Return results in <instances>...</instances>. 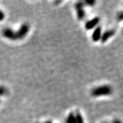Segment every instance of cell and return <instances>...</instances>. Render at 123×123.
I'll return each instance as SVG.
<instances>
[{"instance_id": "6da1fadb", "label": "cell", "mask_w": 123, "mask_h": 123, "mask_svg": "<svg viewBox=\"0 0 123 123\" xmlns=\"http://www.w3.org/2000/svg\"><path fill=\"white\" fill-rule=\"evenodd\" d=\"M112 93V89L110 86L104 85L94 88L91 91V96L97 97L100 96H109Z\"/></svg>"}, {"instance_id": "7a4b0ae2", "label": "cell", "mask_w": 123, "mask_h": 123, "mask_svg": "<svg viewBox=\"0 0 123 123\" xmlns=\"http://www.w3.org/2000/svg\"><path fill=\"white\" fill-rule=\"evenodd\" d=\"M30 26L27 23H23L21 25V26L19 28L17 31H16V39L18 40H21V39L24 38L29 32Z\"/></svg>"}, {"instance_id": "3957f363", "label": "cell", "mask_w": 123, "mask_h": 123, "mask_svg": "<svg viewBox=\"0 0 123 123\" xmlns=\"http://www.w3.org/2000/svg\"><path fill=\"white\" fill-rule=\"evenodd\" d=\"M84 4L82 1L77 2L75 5V8L76 10L77 17L79 20L84 19L86 17V12L84 10Z\"/></svg>"}, {"instance_id": "277c9868", "label": "cell", "mask_w": 123, "mask_h": 123, "mask_svg": "<svg viewBox=\"0 0 123 123\" xmlns=\"http://www.w3.org/2000/svg\"><path fill=\"white\" fill-rule=\"evenodd\" d=\"M2 35L5 38L11 40H17L15 31H14L12 28H6L3 30Z\"/></svg>"}, {"instance_id": "5b68a950", "label": "cell", "mask_w": 123, "mask_h": 123, "mask_svg": "<svg viewBox=\"0 0 123 123\" xmlns=\"http://www.w3.org/2000/svg\"><path fill=\"white\" fill-rule=\"evenodd\" d=\"M100 22V18L99 17H95L91 20L87 21L85 25V28L87 30H91L96 27Z\"/></svg>"}, {"instance_id": "8992f818", "label": "cell", "mask_w": 123, "mask_h": 123, "mask_svg": "<svg viewBox=\"0 0 123 123\" xmlns=\"http://www.w3.org/2000/svg\"><path fill=\"white\" fill-rule=\"evenodd\" d=\"M116 33L115 30L114 29H111L108 30L104 31L101 35V38H100V40L101 41L102 43H105L109 39L111 38L112 37H113L114 35Z\"/></svg>"}, {"instance_id": "52a82bcc", "label": "cell", "mask_w": 123, "mask_h": 123, "mask_svg": "<svg viewBox=\"0 0 123 123\" xmlns=\"http://www.w3.org/2000/svg\"><path fill=\"white\" fill-rule=\"evenodd\" d=\"M102 35V28L100 26H97L95 28L92 34V40L94 42H97L100 40Z\"/></svg>"}, {"instance_id": "ba28073f", "label": "cell", "mask_w": 123, "mask_h": 123, "mask_svg": "<svg viewBox=\"0 0 123 123\" xmlns=\"http://www.w3.org/2000/svg\"><path fill=\"white\" fill-rule=\"evenodd\" d=\"M65 123H77L74 112H71L68 114V115L67 116L66 120H65Z\"/></svg>"}, {"instance_id": "9c48e42d", "label": "cell", "mask_w": 123, "mask_h": 123, "mask_svg": "<svg viewBox=\"0 0 123 123\" xmlns=\"http://www.w3.org/2000/svg\"><path fill=\"white\" fill-rule=\"evenodd\" d=\"M75 120H76L77 123H84V120L82 116L81 113L79 111H77L75 112Z\"/></svg>"}, {"instance_id": "30bf717a", "label": "cell", "mask_w": 123, "mask_h": 123, "mask_svg": "<svg viewBox=\"0 0 123 123\" xmlns=\"http://www.w3.org/2000/svg\"><path fill=\"white\" fill-rule=\"evenodd\" d=\"M84 6H94L96 4V1L94 0H89V1H86L84 2Z\"/></svg>"}, {"instance_id": "8fae6325", "label": "cell", "mask_w": 123, "mask_h": 123, "mask_svg": "<svg viewBox=\"0 0 123 123\" xmlns=\"http://www.w3.org/2000/svg\"><path fill=\"white\" fill-rule=\"evenodd\" d=\"M7 90L6 89L3 87V86H0V97L2 96H4L6 94Z\"/></svg>"}, {"instance_id": "7c38bea8", "label": "cell", "mask_w": 123, "mask_h": 123, "mask_svg": "<svg viewBox=\"0 0 123 123\" xmlns=\"http://www.w3.org/2000/svg\"><path fill=\"white\" fill-rule=\"evenodd\" d=\"M123 12H120L119 13H117V15L116 16V19L117 21H121L123 20Z\"/></svg>"}, {"instance_id": "4fadbf2b", "label": "cell", "mask_w": 123, "mask_h": 123, "mask_svg": "<svg viewBox=\"0 0 123 123\" xmlns=\"http://www.w3.org/2000/svg\"><path fill=\"white\" fill-rule=\"evenodd\" d=\"M5 13L2 12V11H1V10H0V21H3V20L5 19Z\"/></svg>"}, {"instance_id": "5bb4252c", "label": "cell", "mask_w": 123, "mask_h": 123, "mask_svg": "<svg viewBox=\"0 0 123 123\" xmlns=\"http://www.w3.org/2000/svg\"><path fill=\"white\" fill-rule=\"evenodd\" d=\"M122 123L120 121V120L119 119H115L114 121H113V123Z\"/></svg>"}, {"instance_id": "9a60e30c", "label": "cell", "mask_w": 123, "mask_h": 123, "mask_svg": "<svg viewBox=\"0 0 123 123\" xmlns=\"http://www.w3.org/2000/svg\"><path fill=\"white\" fill-rule=\"evenodd\" d=\"M45 123H52V122H50V121H47V122H45Z\"/></svg>"}, {"instance_id": "2e32d148", "label": "cell", "mask_w": 123, "mask_h": 123, "mask_svg": "<svg viewBox=\"0 0 123 123\" xmlns=\"http://www.w3.org/2000/svg\"></svg>"}]
</instances>
